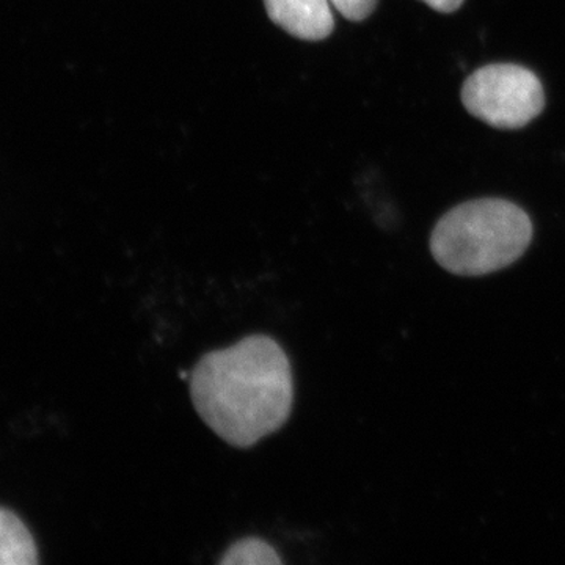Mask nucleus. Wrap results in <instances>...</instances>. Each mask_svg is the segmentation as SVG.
Here are the masks:
<instances>
[{
    "instance_id": "nucleus-1",
    "label": "nucleus",
    "mask_w": 565,
    "mask_h": 565,
    "mask_svg": "<svg viewBox=\"0 0 565 565\" xmlns=\"http://www.w3.org/2000/svg\"><path fill=\"white\" fill-rule=\"evenodd\" d=\"M189 379L203 422L236 448L258 444L291 416V363L267 334H250L232 348L207 352Z\"/></svg>"
},
{
    "instance_id": "nucleus-2",
    "label": "nucleus",
    "mask_w": 565,
    "mask_h": 565,
    "mask_svg": "<svg viewBox=\"0 0 565 565\" xmlns=\"http://www.w3.org/2000/svg\"><path fill=\"white\" fill-rule=\"evenodd\" d=\"M531 239L533 222L522 207L482 199L446 212L430 236V252L449 273L481 277L514 264Z\"/></svg>"
},
{
    "instance_id": "nucleus-3",
    "label": "nucleus",
    "mask_w": 565,
    "mask_h": 565,
    "mask_svg": "<svg viewBox=\"0 0 565 565\" xmlns=\"http://www.w3.org/2000/svg\"><path fill=\"white\" fill-rule=\"evenodd\" d=\"M462 103L473 117L493 128L522 129L544 110L545 93L533 71L493 63L465 81Z\"/></svg>"
},
{
    "instance_id": "nucleus-4",
    "label": "nucleus",
    "mask_w": 565,
    "mask_h": 565,
    "mask_svg": "<svg viewBox=\"0 0 565 565\" xmlns=\"http://www.w3.org/2000/svg\"><path fill=\"white\" fill-rule=\"evenodd\" d=\"M270 20L296 39L321 41L333 32L330 0H264Z\"/></svg>"
},
{
    "instance_id": "nucleus-5",
    "label": "nucleus",
    "mask_w": 565,
    "mask_h": 565,
    "mask_svg": "<svg viewBox=\"0 0 565 565\" xmlns=\"http://www.w3.org/2000/svg\"><path fill=\"white\" fill-rule=\"evenodd\" d=\"M39 563V548L20 516L0 508V565Z\"/></svg>"
},
{
    "instance_id": "nucleus-6",
    "label": "nucleus",
    "mask_w": 565,
    "mask_h": 565,
    "mask_svg": "<svg viewBox=\"0 0 565 565\" xmlns=\"http://www.w3.org/2000/svg\"><path fill=\"white\" fill-rule=\"evenodd\" d=\"M223 565H267L282 564L277 550L258 537H245L234 542L221 559Z\"/></svg>"
},
{
    "instance_id": "nucleus-7",
    "label": "nucleus",
    "mask_w": 565,
    "mask_h": 565,
    "mask_svg": "<svg viewBox=\"0 0 565 565\" xmlns=\"http://www.w3.org/2000/svg\"><path fill=\"white\" fill-rule=\"evenodd\" d=\"M379 0H330L334 10L345 20L360 22L370 18Z\"/></svg>"
},
{
    "instance_id": "nucleus-8",
    "label": "nucleus",
    "mask_w": 565,
    "mask_h": 565,
    "mask_svg": "<svg viewBox=\"0 0 565 565\" xmlns=\"http://www.w3.org/2000/svg\"><path fill=\"white\" fill-rule=\"evenodd\" d=\"M422 2L438 13H455L462 7L463 0H422Z\"/></svg>"
}]
</instances>
